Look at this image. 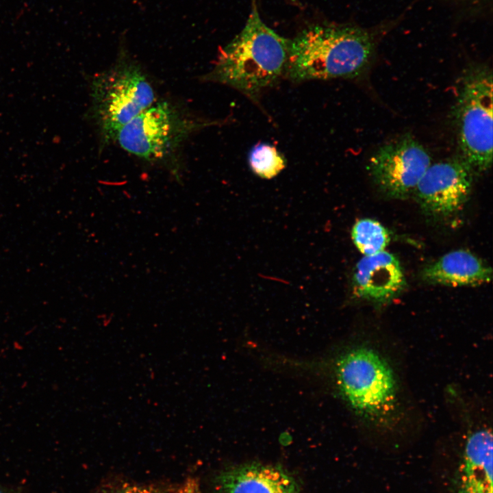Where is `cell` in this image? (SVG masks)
Wrapping results in <instances>:
<instances>
[{
    "instance_id": "6da1fadb",
    "label": "cell",
    "mask_w": 493,
    "mask_h": 493,
    "mask_svg": "<svg viewBox=\"0 0 493 493\" xmlns=\"http://www.w3.org/2000/svg\"><path fill=\"white\" fill-rule=\"evenodd\" d=\"M374 50V39L366 29L312 25L290 41L286 73L297 82L355 77L366 68Z\"/></svg>"
},
{
    "instance_id": "7a4b0ae2",
    "label": "cell",
    "mask_w": 493,
    "mask_h": 493,
    "mask_svg": "<svg viewBox=\"0 0 493 493\" xmlns=\"http://www.w3.org/2000/svg\"><path fill=\"white\" fill-rule=\"evenodd\" d=\"M289 43L263 22L253 0L244 27L220 51L205 78L254 98L286 73Z\"/></svg>"
},
{
    "instance_id": "3957f363",
    "label": "cell",
    "mask_w": 493,
    "mask_h": 493,
    "mask_svg": "<svg viewBox=\"0 0 493 493\" xmlns=\"http://www.w3.org/2000/svg\"><path fill=\"white\" fill-rule=\"evenodd\" d=\"M335 376L341 396L356 415L376 425L393 422L400 405L399 385L379 351L367 346L351 349L337 359Z\"/></svg>"
},
{
    "instance_id": "277c9868",
    "label": "cell",
    "mask_w": 493,
    "mask_h": 493,
    "mask_svg": "<svg viewBox=\"0 0 493 493\" xmlns=\"http://www.w3.org/2000/svg\"><path fill=\"white\" fill-rule=\"evenodd\" d=\"M461 82L453 108L459 156L479 174L492 163V72L488 66L473 65Z\"/></svg>"
},
{
    "instance_id": "5b68a950",
    "label": "cell",
    "mask_w": 493,
    "mask_h": 493,
    "mask_svg": "<svg viewBox=\"0 0 493 493\" xmlns=\"http://www.w3.org/2000/svg\"><path fill=\"white\" fill-rule=\"evenodd\" d=\"M92 115L103 143L155 101L154 90L141 68L126 58L94 77Z\"/></svg>"
},
{
    "instance_id": "8992f818",
    "label": "cell",
    "mask_w": 493,
    "mask_h": 493,
    "mask_svg": "<svg viewBox=\"0 0 493 493\" xmlns=\"http://www.w3.org/2000/svg\"><path fill=\"white\" fill-rule=\"evenodd\" d=\"M209 125L184 115L170 102L153 103L119 131L115 142L130 154L157 162L169 157L193 132Z\"/></svg>"
},
{
    "instance_id": "52a82bcc",
    "label": "cell",
    "mask_w": 493,
    "mask_h": 493,
    "mask_svg": "<svg viewBox=\"0 0 493 493\" xmlns=\"http://www.w3.org/2000/svg\"><path fill=\"white\" fill-rule=\"evenodd\" d=\"M431 164L427 150L410 135L380 147L370 158L368 170L386 195L402 199L414 192Z\"/></svg>"
},
{
    "instance_id": "ba28073f",
    "label": "cell",
    "mask_w": 493,
    "mask_h": 493,
    "mask_svg": "<svg viewBox=\"0 0 493 493\" xmlns=\"http://www.w3.org/2000/svg\"><path fill=\"white\" fill-rule=\"evenodd\" d=\"M474 175L458 155L431 164L414 192L426 212L447 216L457 212L468 198Z\"/></svg>"
},
{
    "instance_id": "9c48e42d",
    "label": "cell",
    "mask_w": 493,
    "mask_h": 493,
    "mask_svg": "<svg viewBox=\"0 0 493 493\" xmlns=\"http://www.w3.org/2000/svg\"><path fill=\"white\" fill-rule=\"evenodd\" d=\"M405 285V278L399 260L385 251L362 258L353 277V294L377 303L391 300Z\"/></svg>"
},
{
    "instance_id": "30bf717a",
    "label": "cell",
    "mask_w": 493,
    "mask_h": 493,
    "mask_svg": "<svg viewBox=\"0 0 493 493\" xmlns=\"http://www.w3.org/2000/svg\"><path fill=\"white\" fill-rule=\"evenodd\" d=\"M216 493H301L293 477L279 466L245 464L221 471Z\"/></svg>"
},
{
    "instance_id": "8fae6325",
    "label": "cell",
    "mask_w": 493,
    "mask_h": 493,
    "mask_svg": "<svg viewBox=\"0 0 493 493\" xmlns=\"http://www.w3.org/2000/svg\"><path fill=\"white\" fill-rule=\"evenodd\" d=\"M492 435L486 427L467 436L460 471L461 493H492Z\"/></svg>"
},
{
    "instance_id": "7c38bea8",
    "label": "cell",
    "mask_w": 493,
    "mask_h": 493,
    "mask_svg": "<svg viewBox=\"0 0 493 493\" xmlns=\"http://www.w3.org/2000/svg\"><path fill=\"white\" fill-rule=\"evenodd\" d=\"M492 269L472 253L463 249L449 252L422 271L428 282L445 286H478L492 279Z\"/></svg>"
},
{
    "instance_id": "4fadbf2b",
    "label": "cell",
    "mask_w": 493,
    "mask_h": 493,
    "mask_svg": "<svg viewBox=\"0 0 493 493\" xmlns=\"http://www.w3.org/2000/svg\"><path fill=\"white\" fill-rule=\"evenodd\" d=\"M352 240L357 249L370 256L384 251L389 242V234L378 221L364 218L357 220L351 231Z\"/></svg>"
},
{
    "instance_id": "5bb4252c",
    "label": "cell",
    "mask_w": 493,
    "mask_h": 493,
    "mask_svg": "<svg viewBox=\"0 0 493 493\" xmlns=\"http://www.w3.org/2000/svg\"><path fill=\"white\" fill-rule=\"evenodd\" d=\"M249 164L252 171L264 179L277 176L286 165L283 155L267 143L257 144L251 149Z\"/></svg>"
},
{
    "instance_id": "9a60e30c",
    "label": "cell",
    "mask_w": 493,
    "mask_h": 493,
    "mask_svg": "<svg viewBox=\"0 0 493 493\" xmlns=\"http://www.w3.org/2000/svg\"><path fill=\"white\" fill-rule=\"evenodd\" d=\"M99 493H164V492L154 485L123 482L110 485L103 488Z\"/></svg>"
},
{
    "instance_id": "2e32d148",
    "label": "cell",
    "mask_w": 493,
    "mask_h": 493,
    "mask_svg": "<svg viewBox=\"0 0 493 493\" xmlns=\"http://www.w3.org/2000/svg\"><path fill=\"white\" fill-rule=\"evenodd\" d=\"M174 493H202L198 481L193 478H189L183 483Z\"/></svg>"
},
{
    "instance_id": "e0dca14e",
    "label": "cell",
    "mask_w": 493,
    "mask_h": 493,
    "mask_svg": "<svg viewBox=\"0 0 493 493\" xmlns=\"http://www.w3.org/2000/svg\"><path fill=\"white\" fill-rule=\"evenodd\" d=\"M0 493H10V492L0 486Z\"/></svg>"
}]
</instances>
